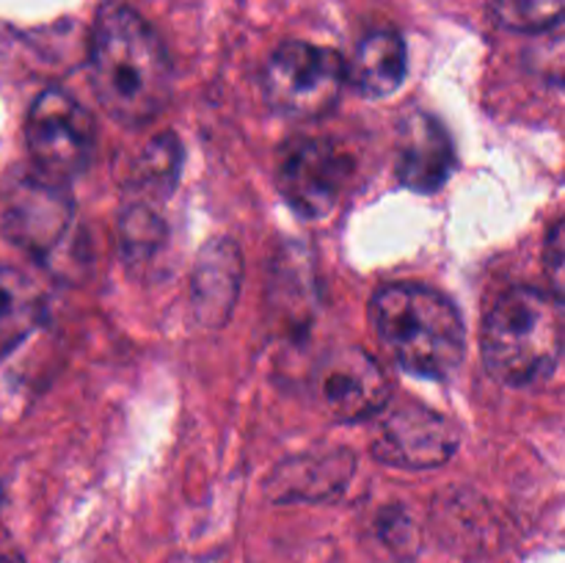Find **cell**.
I'll use <instances>...</instances> for the list:
<instances>
[{
    "mask_svg": "<svg viewBox=\"0 0 565 563\" xmlns=\"http://www.w3.org/2000/svg\"><path fill=\"white\" fill-rule=\"evenodd\" d=\"M456 169V149L445 127L428 114H414L403 125L397 177L417 193H434L450 180Z\"/></svg>",
    "mask_w": 565,
    "mask_h": 563,
    "instance_id": "cell-10",
    "label": "cell"
},
{
    "mask_svg": "<svg viewBox=\"0 0 565 563\" xmlns=\"http://www.w3.org/2000/svg\"><path fill=\"white\" fill-rule=\"evenodd\" d=\"M163 241V224L147 208H130L121 219V248L127 257H149Z\"/></svg>",
    "mask_w": 565,
    "mask_h": 563,
    "instance_id": "cell-17",
    "label": "cell"
},
{
    "mask_svg": "<svg viewBox=\"0 0 565 563\" xmlns=\"http://www.w3.org/2000/svg\"><path fill=\"white\" fill-rule=\"evenodd\" d=\"M92 86L125 127H141L171 97V64L158 33L127 6H105L92 31Z\"/></svg>",
    "mask_w": 565,
    "mask_h": 563,
    "instance_id": "cell-1",
    "label": "cell"
},
{
    "mask_svg": "<svg viewBox=\"0 0 565 563\" xmlns=\"http://www.w3.org/2000/svg\"><path fill=\"white\" fill-rule=\"evenodd\" d=\"M565 0H494V20L508 31L541 33L563 20Z\"/></svg>",
    "mask_w": 565,
    "mask_h": 563,
    "instance_id": "cell-16",
    "label": "cell"
},
{
    "mask_svg": "<svg viewBox=\"0 0 565 563\" xmlns=\"http://www.w3.org/2000/svg\"><path fill=\"white\" fill-rule=\"evenodd\" d=\"M353 472L351 453H320V456H298L276 472V497L285 500H326L348 484Z\"/></svg>",
    "mask_w": 565,
    "mask_h": 563,
    "instance_id": "cell-13",
    "label": "cell"
},
{
    "mask_svg": "<svg viewBox=\"0 0 565 563\" xmlns=\"http://www.w3.org/2000/svg\"><path fill=\"white\" fill-rule=\"evenodd\" d=\"M348 66L337 50L309 42H285L263 72V92L270 108L290 119L329 114L348 81Z\"/></svg>",
    "mask_w": 565,
    "mask_h": 563,
    "instance_id": "cell-4",
    "label": "cell"
},
{
    "mask_svg": "<svg viewBox=\"0 0 565 563\" xmlns=\"http://www.w3.org/2000/svg\"><path fill=\"white\" fill-rule=\"evenodd\" d=\"M0 563H25V561H22V557L17 555V552H3V550H0Z\"/></svg>",
    "mask_w": 565,
    "mask_h": 563,
    "instance_id": "cell-19",
    "label": "cell"
},
{
    "mask_svg": "<svg viewBox=\"0 0 565 563\" xmlns=\"http://www.w3.org/2000/svg\"><path fill=\"white\" fill-rule=\"evenodd\" d=\"M75 219L72 199L47 177H25L6 196L3 232L31 257L44 259L58 248Z\"/></svg>",
    "mask_w": 565,
    "mask_h": 563,
    "instance_id": "cell-8",
    "label": "cell"
},
{
    "mask_svg": "<svg viewBox=\"0 0 565 563\" xmlns=\"http://www.w3.org/2000/svg\"><path fill=\"white\" fill-rule=\"evenodd\" d=\"M456 447V425L425 406H403L386 414L373 439L375 458L401 469L441 467Z\"/></svg>",
    "mask_w": 565,
    "mask_h": 563,
    "instance_id": "cell-9",
    "label": "cell"
},
{
    "mask_svg": "<svg viewBox=\"0 0 565 563\" xmlns=\"http://www.w3.org/2000/svg\"><path fill=\"white\" fill-rule=\"evenodd\" d=\"M563 298L539 287H511L483 323V362L508 386H533L555 373L563 357Z\"/></svg>",
    "mask_w": 565,
    "mask_h": 563,
    "instance_id": "cell-2",
    "label": "cell"
},
{
    "mask_svg": "<svg viewBox=\"0 0 565 563\" xmlns=\"http://www.w3.org/2000/svg\"><path fill=\"white\" fill-rule=\"evenodd\" d=\"M241 290V252L232 241L221 237L204 246L193 270L191 298L199 320L221 326L230 318Z\"/></svg>",
    "mask_w": 565,
    "mask_h": 563,
    "instance_id": "cell-11",
    "label": "cell"
},
{
    "mask_svg": "<svg viewBox=\"0 0 565 563\" xmlns=\"http://www.w3.org/2000/svg\"><path fill=\"white\" fill-rule=\"evenodd\" d=\"M375 331L403 370L447 379L467 353V329L456 304L425 285H390L373 298Z\"/></svg>",
    "mask_w": 565,
    "mask_h": 563,
    "instance_id": "cell-3",
    "label": "cell"
},
{
    "mask_svg": "<svg viewBox=\"0 0 565 563\" xmlns=\"http://www.w3.org/2000/svg\"><path fill=\"white\" fill-rule=\"evenodd\" d=\"M25 141L42 177L64 182L86 171L94 152V119L75 97L44 88L25 119Z\"/></svg>",
    "mask_w": 565,
    "mask_h": 563,
    "instance_id": "cell-5",
    "label": "cell"
},
{
    "mask_svg": "<svg viewBox=\"0 0 565 563\" xmlns=\"http://www.w3.org/2000/svg\"><path fill=\"white\" fill-rule=\"evenodd\" d=\"M406 70L408 55L403 39L395 31H375L362 39L351 70L345 72L364 97H390L406 81Z\"/></svg>",
    "mask_w": 565,
    "mask_h": 563,
    "instance_id": "cell-12",
    "label": "cell"
},
{
    "mask_svg": "<svg viewBox=\"0 0 565 563\" xmlns=\"http://www.w3.org/2000/svg\"><path fill=\"white\" fill-rule=\"evenodd\" d=\"M546 268L552 270V293L563 298V221H557L550 232V243H546Z\"/></svg>",
    "mask_w": 565,
    "mask_h": 563,
    "instance_id": "cell-18",
    "label": "cell"
},
{
    "mask_svg": "<svg viewBox=\"0 0 565 563\" xmlns=\"http://www.w3.org/2000/svg\"><path fill=\"white\" fill-rule=\"evenodd\" d=\"M44 320V293L17 268H0V357Z\"/></svg>",
    "mask_w": 565,
    "mask_h": 563,
    "instance_id": "cell-14",
    "label": "cell"
},
{
    "mask_svg": "<svg viewBox=\"0 0 565 563\" xmlns=\"http://www.w3.org/2000/svg\"><path fill=\"white\" fill-rule=\"evenodd\" d=\"M180 160H182V147L171 132H163V136L152 138V141L143 147V152L138 155L136 169H132V177L141 188H149V191L163 193L171 191L177 174H180Z\"/></svg>",
    "mask_w": 565,
    "mask_h": 563,
    "instance_id": "cell-15",
    "label": "cell"
},
{
    "mask_svg": "<svg viewBox=\"0 0 565 563\" xmlns=\"http://www.w3.org/2000/svg\"><path fill=\"white\" fill-rule=\"evenodd\" d=\"M351 155L329 138H292L279 155V191L301 219L318 221L340 202Z\"/></svg>",
    "mask_w": 565,
    "mask_h": 563,
    "instance_id": "cell-6",
    "label": "cell"
},
{
    "mask_svg": "<svg viewBox=\"0 0 565 563\" xmlns=\"http://www.w3.org/2000/svg\"><path fill=\"white\" fill-rule=\"evenodd\" d=\"M392 386L381 364L362 348H337L312 375V397L334 423H359L386 406Z\"/></svg>",
    "mask_w": 565,
    "mask_h": 563,
    "instance_id": "cell-7",
    "label": "cell"
}]
</instances>
